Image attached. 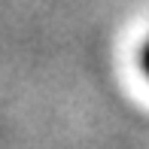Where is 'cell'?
Masks as SVG:
<instances>
[{
  "label": "cell",
  "instance_id": "6da1fadb",
  "mask_svg": "<svg viewBox=\"0 0 149 149\" xmlns=\"http://www.w3.org/2000/svg\"><path fill=\"white\" fill-rule=\"evenodd\" d=\"M143 67H146V73H149V43H146V49H143Z\"/></svg>",
  "mask_w": 149,
  "mask_h": 149
}]
</instances>
